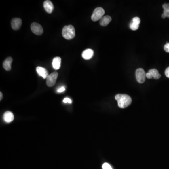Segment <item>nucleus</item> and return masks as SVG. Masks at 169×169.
Returning a JSON list of instances; mask_svg holds the SVG:
<instances>
[{
  "mask_svg": "<svg viewBox=\"0 0 169 169\" xmlns=\"http://www.w3.org/2000/svg\"><path fill=\"white\" fill-rule=\"evenodd\" d=\"M140 23V19L139 17H135L131 21L130 24V28L133 31L138 29Z\"/></svg>",
  "mask_w": 169,
  "mask_h": 169,
  "instance_id": "6e6552de",
  "label": "nucleus"
},
{
  "mask_svg": "<svg viewBox=\"0 0 169 169\" xmlns=\"http://www.w3.org/2000/svg\"><path fill=\"white\" fill-rule=\"evenodd\" d=\"M3 94L1 92H0V100H1L2 99H3Z\"/></svg>",
  "mask_w": 169,
  "mask_h": 169,
  "instance_id": "b1692460",
  "label": "nucleus"
},
{
  "mask_svg": "<svg viewBox=\"0 0 169 169\" xmlns=\"http://www.w3.org/2000/svg\"><path fill=\"white\" fill-rule=\"evenodd\" d=\"M135 75L136 80L140 84H143L145 81L146 78V73H145L143 69L142 68L137 69L135 73Z\"/></svg>",
  "mask_w": 169,
  "mask_h": 169,
  "instance_id": "20e7f679",
  "label": "nucleus"
},
{
  "mask_svg": "<svg viewBox=\"0 0 169 169\" xmlns=\"http://www.w3.org/2000/svg\"><path fill=\"white\" fill-rule=\"evenodd\" d=\"M31 29L33 33L37 35H41L43 33V29L38 23H32L31 25Z\"/></svg>",
  "mask_w": 169,
  "mask_h": 169,
  "instance_id": "423d86ee",
  "label": "nucleus"
},
{
  "mask_svg": "<svg viewBox=\"0 0 169 169\" xmlns=\"http://www.w3.org/2000/svg\"><path fill=\"white\" fill-rule=\"evenodd\" d=\"M164 50L166 52L169 53V43H167L164 45Z\"/></svg>",
  "mask_w": 169,
  "mask_h": 169,
  "instance_id": "aec40b11",
  "label": "nucleus"
},
{
  "mask_svg": "<svg viewBox=\"0 0 169 169\" xmlns=\"http://www.w3.org/2000/svg\"><path fill=\"white\" fill-rule=\"evenodd\" d=\"M161 75L159 73L158 70L155 69L149 70V72L146 73V78L147 79H158L161 78Z\"/></svg>",
  "mask_w": 169,
  "mask_h": 169,
  "instance_id": "0eeeda50",
  "label": "nucleus"
},
{
  "mask_svg": "<svg viewBox=\"0 0 169 169\" xmlns=\"http://www.w3.org/2000/svg\"><path fill=\"white\" fill-rule=\"evenodd\" d=\"M105 11L104 9L101 7H98L96 8L93 12V14L92 15L91 19L94 22L99 20L103 17Z\"/></svg>",
  "mask_w": 169,
  "mask_h": 169,
  "instance_id": "7ed1b4c3",
  "label": "nucleus"
},
{
  "mask_svg": "<svg viewBox=\"0 0 169 169\" xmlns=\"http://www.w3.org/2000/svg\"><path fill=\"white\" fill-rule=\"evenodd\" d=\"M62 35L67 40L73 39L75 36V30L73 26L68 25L64 27L62 30Z\"/></svg>",
  "mask_w": 169,
  "mask_h": 169,
  "instance_id": "f03ea898",
  "label": "nucleus"
},
{
  "mask_svg": "<svg viewBox=\"0 0 169 169\" xmlns=\"http://www.w3.org/2000/svg\"><path fill=\"white\" fill-rule=\"evenodd\" d=\"M93 55H94V51L93 50L90 48L85 50L82 54V56L85 60L90 59L92 57H93Z\"/></svg>",
  "mask_w": 169,
  "mask_h": 169,
  "instance_id": "ddd939ff",
  "label": "nucleus"
},
{
  "mask_svg": "<svg viewBox=\"0 0 169 169\" xmlns=\"http://www.w3.org/2000/svg\"><path fill=\"white\" fill-rule=\"evenodd\" d=\"M22 21L19 18H14L11 22L12 28L14 30L19 29L22 26Z\"/></svg>",
  "mask_w": 169,
  "mask_h": 169,
  "instance_id": "1a4fd4ad",
  "label": "nucleus"
},
{
  "mask_svg": "<svg viewBox=\"0 0 169 169\" xmlns=\"http://www.w3.org/2000/svg\"><path fill=\"white\" fill-rule=\"evenodd\" d=\"M163 8L164 10H169V3H165L163 4Z\"/></svg>",
  "mask_w": 169,
  "mask_h": 169,
  "instance_id": "412c9836",
  "label": "nucleus"
},
{
  "mask_svg": "<svg viewBox=\"0 0 169 169\" xmlns=\"http://www.w3.org/2000/svg\"><path fill=\"white\" fill-rule=\"evenodd\" d=\"M43 7L46 12L49 14H51L52 13L54 8L53 4L49 0H46L44 2Z\"/></svg>",
  "mask_w": 169,
  "mask_h": 169,
  "instance_id": "9d476101",
  "label": "nucleus"
},
{
  "mask_svg": "<svg viewBox=\"0 0 169 169\" xmlns=\"http://www.w3.org/2000/svg\"><path fill=\"white\" fill-rule=\"evenodd\" d=\"M162 18H165L166 17L169 18V10H164V13L161 16Z\"/></svg>",
  "mask_w": 169,
  "mask_h": 169,
  "instance_id": "f3484780",
  "label": "nucleus"
},
{
  "mask_svg": "<svg viewBox=\"0 0 169 169\" xmlns=\"http://www.w3.org/2000/svg\"><path fill=\"white\" fill-rule=\"evenodd\" d=\"M36 71H37V73L38 74V75L42 77L44 79L47 78L49 75L47 70L44 68L41 67V66H38L36 68Z\"/></svg>",
  "mask_w": 169,
  "mask_h": 169,
  "instance_id": "f8f14e48",
  "label": "nucleus"
},
{
  "mask_svg": "<svg viewBox=\"0 0 169 169\" xmlns=\"http://www.w3.org/2000/svg\"><path fill=\"white\" fill-rule=\"evenodd\" d=\"M115 98L117 102L118 107L120 108H126L131 105L132 100L130 96L126 94H117Z\"/></svg>",
  "mask_w": 169,
  "mask_h": 169,
  "instance_id": "f257e3e1",
  "label": "nucleus"
},
{
  "mask_svg": "<svg viewBox=\"0 0 169 169\" xmlns=\"http://www.w3.org/2000/svg\"><path fill=\"white\" fill-rule=\"evenodd\" d=\"M165 75L167 78H169V67L165 70Z\"/></svg>",
  "mask_w": 169,
  "mask_h": 169,
  "instance_id": "5701e85b",
  "label": "nucleus"
},
{
  "mask_svg": "<svg viewBox=\"0 0 169 169\" xmlns=\"http://www.w3.org/2000/svg\"><path fill=\"white\" fill-rule=\"evenodd\" d=\"M102 169H112L111 165L108 163H105L103 164L102 165Z\"/></svg>",
  "mask_w": 169,
  "mask_h": 169,
  "instance_id": "a211bd4d",
  "label": "nucleus"
},
{
  "mask_svg": "<svg viewBox=\"0 0 169 169\" xmlns=\"http://www.w3.org/2000/svg\"><path fill=\"white\" fill-rule=\"evenodd\" d=\"M63 102L65 103H68L71 104V103H72V101H71V100L70 99V98H64V100H63Z\"/></svg>",
  "mask_w": 169,
  "mask_h": 169,
  "instance_id": "6ab92c4d",
  "label": "nucleus"
},
{
  "mask_svg": "<svg viewBox=\"0 0 169 169\" xmlns=\"http://www.w3.org/2000/svg\"><path fill=\"white\" fill-rule=\"evenodd\" d=\"M65 90V88L64 87H62L61 88H59L58 90H57L58 93H62Z\"/></svg>",
  "mask_w": 169,
  "mask_h": 169,
  "instance_id": "4be33fe9",
  "label": "nucleus"
},
{
  "mask_svg": "<svg viewBox=\"0 0 169 169\" xmlns=\"http://www.w3.org/2000/svg\"><path fill=\"white\" fill-rule=\"evenodd\" d=\"M3 119L6 123H10L14 120V116L13 113L10 111H6L4 113L3 116Z\"/></svg>",
  "mask_w": 169,
  "mask_h": 169,
  "instance_id": "4468645a",
  "label": "nucleus"
},
{
  "mask_svg": "<svg viewBox=\"0 0 169 169\" xmlns=\"http://www.w3.org/2000/svg\"><path fill=\"white\" fill-rule=\"evenodd\" d=\"M111 20L112 18L109 16H105L100 20V26H106L108 25L111 22Z\"/></svg>",
  "mask_w": 169,
  "mask_h": 169,
  "instance_id": "2eb2a0df",
  "label": "nucleus"
},
{
  "mask_svg": "<svg viewBox=\"0 0 169 169\" xmlns=\"http://www.w3.org/2000/svg\"><path fill=\"white\" fill-rule=\"evenodd\" d=\"M61 58L60 57H56L52 62V66L55 70H59L61 67Z\"/></svg>",
  "mask_w": 169,
  "mask_h": 169,
  "instance_id": "dca6fc26",
  "label": "nucleus"
},
{
  "mask_svg": "<svg viewBox=\"0 0 169 169\" xmlns=\"http://www.w3.org/2000/svg\"><path fill=\"white\" fill-rule=\"evenodd\" d=\"M13 62V59L12 57L7 58L3 62V67L6 71H10L12 69V62Z\"/></svg>",
  "mask_w": 169,
  "mask_h": 169,
  "instance_id": "9b49d317",
  "label": "nucleus"
},
{
  "mask_svg": "<svg viewBox=\"0 0 169 169\" xmlns=\"http://www.w3.org/2000/svg\"><path fill=\"white\" fill-rule=\"evenodd\" d=\"M58 76V74L57 72H53L48 75L46 81V84L48 87H52L55 85Z\"/></svg>",
  "mask_w": 169,
  "mask_h": 169,
  "instance_id": "39448f33",
  "label": "nucleus"
}]
</instances>
